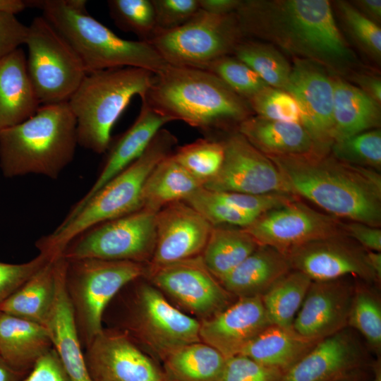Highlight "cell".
<instances>
[{"instance_id":"obj_1","label":"cell","mask_w":381,"mask_h":381,"mask_svg":"<svg viewBox=\"0 0 381 381\" xmlns=\"http://www.w3.org/2000/svg\"><path fill=\"white\" fill-rule=\"evenodd\" d=\"M234 15L243 38L270 42L337 76L354 71V52L327 0H241Z\"/></svg>"},{"instance_id":"obj_2","label":"cell","mask_w":381,"mask_h":381,"mask_svg":"<svg viewBox=\"0 0 381 381\" xmlns=\"http://www.w3.org/2000/svg\"><path fill=\"white\" fill-rule=\"evenodd\" d=\"M268 157L294 196L303 197L334 217L380 226L377 171L342 162L329 153Z\"/></svg>"},{"instance_id":"obj_3","label":"cell","mask_w":381,"mask_h":381,"mask_svg":"<svg viewBox=\"0 0 381 381\" xmlns=\"http://www.w3.org/2000/svg\"><path fill=\"white\" fill-rule=\"evenodd\" d=\"M140 97L171 121H181L206 132L228 124L238 126L253 114L248 101L217 76L192 67L166 64L154 73L150 87Z\"/></svg>"},{"instance_id":"obj_4","label":"cell","mask_w":381,"mask_h":381,"mask_svg":"<svg viewBox=\"0 0 381 381\" xmlns=\"http://www.w3.org/2000/svg\"><path fill=\"white\" fill-rule=\"evenodd\" d=\"M78 145L68 102L41 105L25 121L0 133V169L7 178L39 174L56 179Z\"/></svg>"},{"instance_id":"obj_5","label":"cell","mask_w":381,"mask_h":381,"mask_svg":"<svg viewBox=\"0 0 381 381\" xmlns=\"http://www.w3.org/2000/svg\"><path fill=\"white\" fill-rule=\"evenodd\" d=\"M176 136L162 128L145 152L99 189L75 213L67 214L51 234L36 242L40 253L56 259L77 236L100 223L142 208V190L154 167L173 152Z\"/></svg>"},{"instance_id":"obj_6","label":"cell","mask_w":381,"mask_h":381,"mask_svg":"<svg viewBox=\"0 0 381 381\" xmlns=\"http://www.w3.org/2000/svg\"><path fill=\"white\" fill-rule=\"evenodd\" d=\"M27 8L42 11L45 18L69 42L87 73L135 67L154 73L167 64L148 43L116 35L88 13L74 11L64 0H25Z\"/></svg>"},{"instance_id":"obj_7","label":"cell","mask_w":381,"mask_h":381,"mask_svg":"<svg viewBox=\"0 0 381 381\" xmlns=\"http://www.w3.org/2000/svg\"><path fill=\"white\" fill-rule=\"evenodd\" d=\"M153 75L135 67L87 73L68 102L76 120L78 145L97 154L105 152L114 123L133 97L146 92Z\"/></svg>"},{"instance_id":"obj_8","label":"cell","mask_w":381,"mask_h":381,"mask_svg":"<svg viewBox=\"0 0 381 381\" xmlns=\"http://www.w3.org/2000/svg\"><path fill=\"white\" fill-rule=\"evenodd\" d=\"M146 271L145 264L131 261L66 260L65 286L84 350L103 329V317L113 298Z\"/></svg>"},{"instance_id":"obj_9","label":"cell","mask_w":381,"mask_h":381,"mask_svg":"<svg viewBox=\"0 0 381 381\" xmlns=\"http://www.w3.org/2000/svg\"><path fill=\"white\" fill-rule=\"evenodd\" d=\"M28 77L41 104L68 102L87 74L75 49L43 16L28 26Z\"/></svg>"},{"instance_id":"obj_10","label":"cell","mask_w":381,"mask_h":381,"mask_svg":"<svg viewBox=\"0 0 381 381\" xmlns=\"http://www.w3.org/2000/svg\"><path fill=\"white\" fill-rule=\"evenodd\" d=\"M243 39L234 13L217 16L200 9L175 29L156 31L148 43L167 64L205 69L233 54Z\"/></svg>"},{"instance_id":"obj_11","label":"cell","mask_w":381,"mask_h":381,"mask_svg":"<svg viewBox=\"0 0 381 381\" xmlns=\"http://www.w3.org/2000/svg\"><path fill=\"white\" fill-rule=\"evenodd\" d=\"M156 213L140 208L95 225L74 238L60 257L150 262L156 243Z\"/></svg>"},{"instance_id":"obj_12","label":"cell","mask_w":381,"mask_h":381,"mask_svg":"<svg viewBox=\"0 0 381 381\" xmlns=\"http://www.w3.org/2000/svg\"><path fill=\"white\" fill-rule=\"evenodd\" d=\"M343 224L295 200L261 214L243 229L258 246H270L286 255L313 241L346 236Z\"/></svg>"},{"instance_id":"obj_13","label":"cell","mask_w":381,"mask_h":381,"mask_svg":"<svg viewBox=\"0 0 381 381\" xmlns=\"http://www.w3.org/2000/svg\"><path fill=\"white\" fill-rule=\"evenodd\" d=\"M128 330L143 337L164 358L174 351L201 341L199 322L171 306L156 288L143 284L136 290Z\"/></svg>"},{"instance_id":"obj_14","label":"cell","mask_w":381,"mask_h":381,"mask_svg":"<svg viewBox=\"0 0 381 381\" xmlns=\"http://www.w3.org/2000/svg\"><path fill=\"white\" fill-rule=\"evenodd\" d=\"M285 91L295 99L300 123L319 154L329 153L334 143V78L322 66L295 58Z\"/></svg>"},{"instance_id":"obj_15","label":"cell","mask_w":381,"mask_h":381,"mask_svg":"<svg viewBox=\"0 0 381 381\" xmlns=\"http://www.w3.org/2000/svg\"><path fill=\"white\" fill-rule=\"evenodd\" d=\"M222 142L223 163L205 188L217 192L292 195L274 164L237 130Z\"/></svg>"},{"instance_id":"obj_16","label":"cell","mask_w":381,"mask_h":381,"mask_svg":"<svg viewBox=\"0 0 381 381\" xmlns=\"http://www.w3.org/2000/svg\"><path fill=\"white\" fill-rule=\"evenodd\" d=\"M153 284L184 308L205 319L228 306L229 294L205 265L201 255L147 268Z\"/></svg>"},{"instance_id":"obj_17","label":"cell","mask_w":381,"mask_h":381,"mask_svg":"<svg viewBox=\"0 0 381 381\" xmlns=\"http://www.w3.org/2000/svg\"><path fill=\"white\" fill-rule=\"evenodd\" d=\"M94 381H167L125 332L103 329L84 350Z\"/></svg>"},{"instance_id":"obj_18","label":"cell","mask_w":381,"mask_h":381,"mask_svg":"<svg viewBox=\"0 0 381 381\" xmlns=\"http://www.w3.org/2000/svg\"><path fill=\"white\" fill-rule=\"evenodd\" d=\"M212 226L183 200L156 213V243L150 267L201 255Z\"/></svg>"},{"instance_id":"obj_19","label":"cell","mask_w":381,"mask_h":381,"mask_svg":"<svg viewBox=\"0 0 381 381\" xmlns=\"http://www.w3.org/2000/svg\"><path fill=\"white\" fill-rule=\"evenodd\" d=\"M346 236L318 240L291 250L286 255L291 268L313 282L337 280L346 275L377 281L368 265L366 252L349 242Z\"/></svg>"},{"instance_id":"obj_20","label":"cell","mask_w":381,"mask_h":381,"mask_svg":"<svg viewBox=\"0 0 381 381\" xmlns=\"http://www.w3.org/2000/svg\"><path fill=\"white\" fill-rule=\"evenodd\" d=\"M272 325L261 296L239 298L234 304L200 322V338L228 358L239 355Z\"/></svg>"},{"instance_id":"obj_21","label":"cell","mask_w":381,"mask_h":381,"mask_svg":"<svg viewBox=\"0 0 381 381\" xmlns=\"http://www.w3.org/2000/svg\"><path fill=\"white\" fill-rule=\"evenodd\" d=\"M353 293L350 286L339 279L312 282L294 319V329L318 341L344 330Z\"/></svg>"},{"instance_id":"obj_22","label":"cell","mask_w":381,"mask_h":381,"mask_svg":"<svg viewBox=\"0 0 381 381\" xmlns=\"http://www.w3.org/2000/svg\"><path fill=\"white\" fill-rule=\"evenodd\" d=\"M361 363L359 345L344 329L319 341L283 374L280 381H338Z\"/></svg>"},{"instance_id":"obj_23","label":"cell","mask_w":381,"mask_h":381,"mask_svg":"<svg viewBox=\"0 0 381 381\" xmlns=\"http://www.w3.org/2000/svg\"><path fill=\"white\" fill-rule=\"evenodd\" d=\"M66 260H55L56 296L53 306L44 326L47 329L53 348L71 381H94L85 361L65 286Z\"/></svg>"},{"instance_id":"obj_24","label":"cell","mask_w":381,"mask_h":381,"mask_svg":"<svg viewBox=\"0 0 381 381\" xmlns=\"http://www.w3.org/2000/svg\"><path fill=\"white\" fill-rule=\"evenodd\" d=\"M171 121V119L154 111L141 102V107L136 119L116 141L109 147L107 157L97 179L68 214L75 213L107 183L136 160L145 152L162 126Z\"/></svg>"},{"instance_id":"obj_25","label":"cell","mask_w":381,"mask_h":381,"mask_svg":"<svg viewBox=\"0 0 381 381\" xmlns=\"http://www.w3.org/2000/svg\"><path fill=\"white\" fill-rule=\"evenodd\" d=\"M40 106L28 77L26 56L19 48L0 59V133L33 116Z\"/></svg>"},{"instance_id":"obj_26","label":"cell","mask_w":381,"mask_h":381,"mask_svg":"<svg viewBox=\"0 0 381 381\" xmlns=\"http://www.w3.org/2000/svg\"><path fill=\"white\" fill-rule=\"evenodd\" d=\"M291 269L286 254L259 246L219 282L229 294L238 298L262 296Z\"/></svg>"},{"instance_id":"obj_27","label":"cell","mask_w":381,"mask_h":381,"mask_svg":"<svg viewBox=\"0 0 381 381\" xmlns=\"http://www.w3.org/2000/svg\"><path fill=\"white\" fill-rule=\"evenodd\" d=\"M52 349L45 326L0 311V356L15 370L28 373Z\"/></svg>"},{"instance_id":"obj_28","label":"cell","mask_w":381,"mask_h":381,"mask_svg":"<svg viewBox=\"0 0 381 381\" xmlns=\"http://www.w3.org/2000/svg\"><path fill=\"white\" fill-rule=\"evenodd\" d=\"M237 131L267 157L318 153L310 136L298 122L270 120L252 115L238 125Z\"/></svg>"},{"instance_id":"obj_29","label":"cell","mask_w":381,"mask_h":381,"mask_svg":"<svg viewBox=\"0 0 381 381\" xmlns=\"http://www.w3.org/2000/svg\"><path fill=\"white\" fill-rule=\"evenodd\" d=\"M333 78L334 143L377 128L380 124V104L358 87L339 76Z\"/></svg>"},{"instance_id":"obj_30","label":"cell","mask_w":381,"mask_h":381,"mask_svg":"<svg viewBox=\"0 0 381 381\" xmlns=\"http://www.w3.org/2000/svg\"><path fill=\"white\" fill-rule=\"evenodd\" d=\"M318 341L301 336L294 328L272 325L254 338L240 355L284 373Z\"/></svg>"},{"instance_id":"obj_31","label":"cell","mask_w":381,"mask_h":381,"mask_svg":"<svg viewBox=\"0 0 381 381\" xmlns=\"http://www.w3.org/2000/svg\"><path fill=\"white\" fill-rule=\"evenodd\" d=\"M171 154L162 159L148 175L142 190V208L157 212L170 203L184 200L204 186Z\"/></svg>"},{"instance_id":"obj_32","label":"cell","mask_w":381,"mask_h":381,"mask_svg":"<svg viewBox=\"0 0 381 381\" xmlns=\"http://www.w3.org/2000/svg\"><path fill=\"white\" fill-rule=\"evenodd\" d=\"M55 260H50L1 306L0 311L44 325L56 296Z\"/></svg>"},{"instance_id":"obj_33","label":"cell","mask_w":381,"mask_h":381,"mask_svg":"<svg viewBox=\"0 0 381 381\" xmlns=\"http://www.w3.org/2000/svg\"><path fill=\"white\" fill-rule=\"evenodd\" d=\"M164 361L167 380L218 381L226 358L211 346L199 341L174 351Z\"/></svg>"},{"instance_id":"obj_34","label":"cell","mask_w":381,"mask_h":381,"mask_svg":"<svg viewBox=\"0 0 381 381\" xmlns=\"http://www.w3.org/2000/svg\"><path fill=\"white\" fill-rule=\"evenodd\" d=\"M258 246L243 228L213 226L201 257L207 270L219 281Z\"/></svg>"},{"instance_id":"obj_35","label":"cell","mask_w":381,"mask_h":381,"mask_svg":"<svg viewBox=\"0 0 381 381\" xmlns=\"http://www.w3.org/2000/svg\"><path fill=\"white\" fill-rule=\"evenodd\" d=\"M312 282L301 272L290 271L261 296L272 325L293 328L294 319Z\"/></svg>"},{"instance_id":"obj_36","label":"cell","mask_w":381,"mask_h":381,"mask_svg":"<svg viewBox=\"0 0 381 381\" xmlns=\"http://www.w3.org/2000/svg\"><path fill=\"white\" fill-rule=\"evenodd\" d=\"M233 55L248 66L267 85L285 90L291 66L274 45L244 38L237 44Z\"/></svg>"},{"instance_id":"obj_37","label":"cell","mask_w":381,"mask_h":381,"mask_svg":"<svg viewBox=\"0 0 381 381\" xmlns=\"http://www.w3.org/2000/svg\"><path fill=\"white\" fill-rule=\"evenodd\" d=\"M171 155L179 164L205 185L219 171L224 148L222 141L200 138L178 147Z\"/></svg>"},{"instance_id":"obj_38","label":"cell","mask_w":381,"mask_h":381,"mask_svg":"<svg viewBox=\"0 0 381 381\" xmlns=\"http://www.w3.org/2000/svg\"><path fill=\"white\" fill-rule=\"evenodd\" d=\"M109 13L117 28L148 42L156 32L151 0H109Z\"/></svg>"},{"instance_id":"obj_39","label":"cell","mask_w":381,"mask_h":381,"mask_svg":"<svg viewBox=\"0 0 381 381\" xmlns=\"http://www.w3.org/2000/svg\"><path fill=\"white\" fill-rule=\"evenodd\" d=\"M330 150L337 159L377 171L381 168V131L375 128L335 141Z\"/></svg>"},{"instance_id":"obj_40","label":"cell","mask_w":381,"mask_h":381,"mask_svg":"<svg viewBox=\"0 0 381 381\" xmlns=\"http://www.w3.org/2000/svg\"><path fill=\"white\" fill-rule=\"evenodd\" d=\"M347 326L359 332L377 353L381 349V305L370 291L358 289L353 293Z\"/></svg>"},{"instance_id":"obj_41","label":"cell","mask_w":381,"mask_h":381,"mask_svg":"<svg viewBox=\"0 0 381 381\" xmlns=\"http://www.w3.org/2000/svg\"><path fill=\"white\" fill-rule=\"evenodd\" d=\"M183 201L212 226L226 224L246 228L258 217L230 205L222 200L215 191L204 186L195 190Z\"/></svg>"},{"instance_id":"obj_42","label":"cell","mask_w":381,"mask_h":381,"mask_svg":"<svg viewBox=\"0 0 381 381\" xmlns=\"http://www.w3.org/2000/svg\"><path fill=\"white\" fill-rule=\"evenodd\" d=\"M203 70L217 76L246 101L268 86L248 66L233 54L214 61Z\"/></svg>"},{"instance_id":"obj_43","label":"cell","mask_w":381,"mask_h":381,"mask_svg":"<svg viewBox=\"0 0 381 381\" xmlns=\"http://www.w3.org/2000/svg\"><path fill=\"white\" fill-rule=\"evenodd\" d=\"M341 18L349 32L360 47L373 58L381 56V29L361 13L351 3L339 1L336 3Z\"/></svg>"},{"instance_id":"obj_44","label":"cell","mask_w":381,"mask_h":381,"mask_svg":"<svg viewBox=\"0 0 381 381\" xmlns=\"http://www.w3.org/2000/svg\"><path fill=\"white\" fill-rule=\"evenodd\" d=\"M248 102L252 111L262 118L300 123L298 105L285 90L268 85L251 97Z\"/></svg>"},{"instance_id":"obj_45","label":"cell","mask_w":381,"mask_h":381,"mask_svg":"<svg viewBox=\"0 0 381 381\" xmlns=\"http://www.w3.org/2000/svg\"><path fill=\"white\" fill-rule=\"evenodd\" d=\"M283 374L239 354L226 358L218 381H280Z\"/></svg>"},{"instance_id":"obj_46","label":"cell","mask_w":381,"mask_h":381,"mask_svg":"<svg viewBox=\"0 0 381 381\" xmlns=\"http://www.w3.org/2000/svg\"><path fill=\"white\" fill-rule=\"evenodd\" d=\"M215 192L222 200L230 205L255 217H259L296 200L294 195L284 193L248 194Z\"/></svg>"},{"instance_id":"obj_47","label":"cell","mask_w":381,"mask_h":381,"mask_svg":"<svg viewBox=\"0 0 381 381\" xmlns=\"http://www.w3.org/2000/svg\"><path fill=\"white\" fill-rule=\"evenodd\" d=\"M156 31L175 29L188 22L199 10L198 0H151Z\"/></svg>"},{"instance_id":"obj_48","label":"cell","mask_w":381,"mask_h":381,"mask_svg":"<svg viewBox=\"0 0 381 381\" xmlns=\"http://www.w3.org/2000/svg\"><path fill=\"white\" fill-rule=\"evenodd\" d=\"M51 259L40 253L28 262L11 264L0 262V307L3 303Z\"/></svg>"},{"instance_id":"obj_49","label":"cell","mask_w":381,"mask_h":381,"mask_svg":"<svg viewBox=\"0 0 381 381\" xmlns=\"http://www.w3.org/2000/svg\"><path fill=\"white\" fill-rule=\"evenodd\" d=\"M28 34V26L15 15L0 13V59L25 44Z\"/></svg>"},{"instance_id":"obj_50","label":"cell","mask_w":381,"mask_h":381,"mask_svg":"<svg viewBox=\"0 0 381 381\" xmlns=\"http://www.w3.org/2000/svg\"><path fill=\"white\" fill-rule=\"evenodd\" d=\"M20 381H71L53 348L41 357Z\"/></svg>"},{"instance_id":"obj_51","label":"cell","mask_w":381,"mask_h":381,"mask_svg":"<svg viewBox=\"0 0 381 381\" xmlns=\"http://www.w3.org/2000/svg\"><path fill=\"white\" fill-rule=\"evenodd\" d=\"M347 236H350L370 251L381 252V229L357 222L343 224Z\"/></svg>"},{"instance_id":"obj_52","label":"cell","mask_w":381,"mask_h":381,"mask_svg":"<svg viewBox=\"0 0 381 381\" xmlns=\"http://www.w3.org/2000/svg\"><path fill=\"white\" fill-rule=\"evenodd\" d=\"M241 1V0H198L200 9L217 16L234 13Z\"/></svg>"},{"instance_id":"obj_53","label":"cell","mask_w":381,"mask_h":381,"mask_svg":"<svg viewBox=\"0 0 381 381\" xmlns=\"http://www.w3.org/2000/svg\"><path fill=\"white\" fill-rule=\"evenodd\" d=\"M354 80L359 85V88L371 97L379 104L381 101V81L380 78L368 73H353Z\"/></svg>"},{"instance_id":"obj_54","label":"cell","mask_w":381,"mask_h":381,"mask_svg":"<svg viewBox=\"0 0 381 381\" xmlns=\"http://www.w3.org/2000/svg\"><path fill=\"white\" fill-rule=\"evenodd\" d=\"M352 4L356 5V7L361 13L367 18L376 23L381 18V1L380 0H359L355 1Z\"/></svg>"},{"instance_id":"obj_55","label":"cell","mask_w":381,"mask_h":381,"mask_svg":"<svg viewBox=\"0 0 381 381\" xmlns=\"http://www.w3.org/2000/svg\"><path fill=\"white\" fill-rule=\"evenodd\" d=\"M27 374L15 370L0 356V381H20Z\"/></svg>"},{"instance_id":"obj_56","label":"cell","mask_w":381,"mask_h":381,"mask_svg":"<svg viewBox=\"0 0 381 381\" xmlns=\"http://www.w3.org/2000/svg\"><path fill=\"white\" fill-rule=\"evenodd\" d=\"M26 8L25 0H0V13L16 15Z\"/></svg>"},{"instance_id":"obj_57","label":"cell","mask_w":381,"mask_h":381,"mask_svg":"<svg viewBox=\"0 0 381 381\" xmlns=\"http://www.w3.org/2000/svg\"><path fill=\"white\" fill-rule=\"evenodd\" d=\"M366 258L370 270L377 280L380 281L381 279V252L368 250L366 252Z\"/></svg>"},{"instance_id":"obj_58","label":"cell","mask_w":381,"mask_h":381,"mask_svg":"<svg viewBox=\"0 0 381 381\" xmlns=\"http://www.w3.org/2000/svg\"><path fill=\"white\" fill-rule=\"evenodd\" d=\"M64 3L68 8L80 13H87L86 5L87 1L85 0H64Z\"/></svg>"},{"instance_id":"obj_59","label":"cell","mask_w":381,"mask_h":381,"mask_svg":"<svg viewBox=\"0 0 381 381\" xmlns=\"http://www.w3.org/2000/svg\"><path fill=\"white\" fill-rule=\"evenodd\" d=\"M373 381H381V364L380 361H376L373 365Z\"/></svg>"},{"instance_id":"obj_60","label":"cell","mask_w":381,"mask_h":381,"mask_svg":"<svg viewBox=\"0 0 381 381\" xmlns=\"http://www.w3.org/2000/svg\"><path fill=\"white\" fill-rule=\"evenodd\" d=\"M338 381H346L344 379H342V380H338Z\"/></svg>"},{"instance_id":"obj_61","label":"cell","mask_w":381,"mask_h":381,"mask_svg":"<svg viewBox=\"0 0 381 381\" xmlns=\"http://www.w3.org/2000/svg\"><path fill=\"white\" fill-rule=\"evenodd\" d=\"M167 381H175V380H167Z\"/></svg>"}]
</instances>
